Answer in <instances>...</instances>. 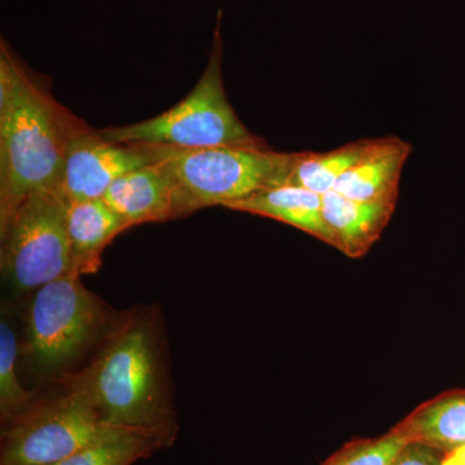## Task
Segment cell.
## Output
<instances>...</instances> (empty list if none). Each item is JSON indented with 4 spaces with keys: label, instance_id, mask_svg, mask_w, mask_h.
<instances>
[{
    "label": "cell",
    "instance_id": "cell-1",
    "mask_svg": "<svg viewBox=\"0 0 465 465\" xmlns=\"http://www.w3.org/2000/svg\"><path fill=\"white\" fill-rule=\"evenodd\" d=\"M84 124L54 99L2 39L0 223L33 193L61 191L67 145Z\"/></svg>",
    "mask_w": 465,
    "mask_h": 465
},
{
    "label": "cell",
    "instance_id": "cell-2",
    "mask_svg": "<svg viewBox=\"0 0 465 465\" xmlns=\"http://www.w3.org/2000/svg\"><path fill=\"white\" fill-rule=\"evenodd\" d=\"M69 385L84 391L108 424L176 433L161 332L146 314L134 312L116 323L100 353Z\"/></svg>",
    "mask_w": 465,
    "mask_h": 465
},
{
    "label": "cell",
    "instance_id": "cell-3",
    "mask_svg": "<svg viewBox=\"0 0 465 465\" xmlns=\"http://www.w3.org/2000/svg\"><path fill=\"white\" fill-rule=\"evenodd\" d=\"M173 183L177 217L228 208L262 189L284 185L295 153L259 148L180 149L142 143Z\"/></svg>",
    "mask_w": 465,
    "mask_h": 465
},
{
    "label": "cell",
    "instance_id": "cell-4",
    "mask_svg": "<svg viewBox=\"0 0 465 465\" xmlns=\"http://www.w3.org/2000/svg\"><path fill=\"white\" fill-rule=\"evenodd\" d=\"M223 12L217 14L213 48L203 74L191 94L154 118L99 133L118 143H146L180 149H268L265 140L242 124L226 97L223 82Z\"/></svg>",
    "mask_w": 465,
    "mask_h": 465
},
{
    "label": "cell",
    "instance_id": "cell-5",
    "mask_svg": "<svg viewBox=\"0 0 465 465\" xmlns=\"http://www.w3.org/2000/svg\"><path fill=\"white\" fill-rule=\"evenodd\" d=\"M108 311L70 273L36 289L27 312V354L42 374L69 366L99 338Z\"/></svg>",
    "mask_w": 465,
    "mask_h": 465
},
{
    "label": "cell",
    "instance_id": "cell-6",
    "mask_svg": "<svg viewBox=\"0 0 465 465\" xmlns=\"http://www.w3.org/2000/svg\"><path fill=\"white\" fill-rule=\"evenodd\" d=\"M66 208L63 192H36L5 223H0V264L15 289H39L64 275L75 273L67 235Z\"/></svg>",
    "mask_w": 465,
    "mask_h": 465
},
{
    "label": "cell",
    "instance_id": "cell-7",
    "mask_svg": "<svg viewBox=\"0 0 465 465\" xmlns=\"http://www.w3.org/2000/svg\"><path fill=\"white\" fill-rule=\"evenodd\" d=\"M5 424L0 465L56 464L112 427L84 391L70 385L63 396L33 403Z\"/></svg>",
    "mask_w": 465,
    "mask_h": 465
},
{
    "label": "cell",
    "instance_id": "cell-8",
    "mask_svg": "<svg viewBox=\"0 0 465 465\" xmlns=\"http://www.w3.org/2000/svg\"><path fill=\"white\" fill-rule=\"evenodd\" d=\"M150 163L142 143L109 142L84 124L67 145L61 191L67 202L101 200L116 179Z\"/></svg>",
    "mask_w": 465,
    "mask_h": 465
},
{
    "label": "cell",
    "instance_id": "cell-9",
    "mask_svg": "<svg viewBox=\"0 0 465 465\" xmlns=\"http://www.w3.org/2000/svg\"><path fill=\"white\" fill-rule=\"evenodd\" d=\"M103 200L130 228L177 219L173 183L154 162L116 179Z\"/></svg>",
    "mask_w": 465,
    "mask_h": 465
},
{
    "label": "cell",
    "instance_id": "cell-10",
    "mask_svg": "<svg viewBox=\"0 0 465 465\" xmlns=\"http://www.w3.org/2000/svg\"><path fill=\"white\" fill-rule=\"evenodd\" d=\"M396 204L354 201L341 193L327 192L322 195V215L331 234V246L349 258H362L381 238Z\"/></svg>",
    "mask_w": 465,
    "mask_h": 465
},
{
    "label": "cell",
    "instance_id": "cell-11",
    "mask_svg": "<svg viewBox=\"0 0 465 465\" xmlns=\"http://www.w3.org/2000/svg\"><path fill=\"white\" fill-rule=\"evenodd\" d=\"M411 150V143L399 137H381L369 154L342 174L333 191L354 201L397 203L401 173Z\"/></svg>",
    "mask_w": 465,
    "mask_h": 465
},
{
    "label": "cell",
    "instance_id": "cell-12",
    "mask_svg": "<svg viewBox=\"0 0 465 465\" xmlns=\"http://www.w3.org/2000/svg\"><path fill=\"white\" fill-rule=\"evenodd\" d=\"M67 235L75 273H96L101 255L119 232L130 228L105 201L67 202Z\"/></svg>",
    "mask_w": 465,
    "mask_h": 465
},
{
    "label": "cell",
    "instance_id": "cell-13",
    "mask_svg": "<svg viewBox=\"0 0 465 465\" xmlns=\"http://www.w3.org/2000/svg\"><path fill=\"white\" fill-rule=\"evenodd\" d=\"M228 208L278 220L331 246V234L324 224L322 215V195L302 186H272Z\"/></svg>",
    "mask_w": 465,
    "mask_h": 465
},
{
    "label": "cell",
    "instance_id": "cell-14",
    "mask_svg": "<svg viewBox=\"0 0 465 465\" xmlns=\"http://www.w3.org/2000/svg\"><path fill=\"white\" fill-rule=\"evenodd\" d=\"M176 433L112 425L90 445L52 465H133L173 445Z\"/></svg>",
    "mask_w": 465,
    "mask_h": 465
},
{
    "label": "cell",
    "instance_id": "cell-15",
    "mask_svg": "<svg viewBox=\"0 0 465 465\" xmlns=\"http://www.w3.org/2000/svg\"><path fill=\"white\" fill-rule=\"evenodd\" d=\"M411 442L452 451L465 445V394L443 397L416 410L399 425Z\"/></svg>",
    "mask_w": 465,
    "mask_h": 465
},
{
    "label": "cell",
    "instance_id": "cell-16",
    "mask_svg": "<svg viewBox=\"0 0 465 465\" xmlns=\"http://www.w3.org/2000/svg\"><path fill=\"white\" fill-rule=\"evenodd\" d=\"M378 140H360L327 153H295L284 185L302 186L317 194H326L333 191L342 174L375 148Z\"/></svg>",
    "mask_w": 465,
    "mask_h": 465
},
{
    "label": "cell",
    "instance_id": "cell-17",
    "mask_svg": "<svg viewBox=\"0 0 465 465\" xmlns=\"http://www.w3.org/2000/svg\"><path fill=\"white\" fill-rule=\"evenodd\" d=\"M17 339L11 324L0 323V414L3 423L32 406V394L17 378Z\"/></svg>",
    "mask_w": 465,
    "mask_h": 465
},
{
    "label": "cell",
    "instance_id": "cell-18",
    "mask_svg": "<svg viewBox=\"0 0 465 465\" xmlns=\"http://www.w3.org/2000/svg\"><path fill=\"white\" fill-rule=\"evenodd\" d=\"M411 440L400 427L375 440L349 445L332 458L333 465H393Z\"/></svg>",
    "mask_w": 465,
    "mask_h": 465
},
{
    "label": "cell",
    "instance_id": "cell-19",
    "mask_svg": "<svg viewBox=\"0 0 465 465\" xmlns=\"http://www.w3.org/2000/svg\"><path fill=\"white\" fill-rule=\"evenodd\" d=\"M440 459L437 457L434 449L421 445V443L410 442L403 449L400 457L393 465H440Z\"/></svg>",
    "mask_w": 465,
    "mask_h": 465
},
{
    "label": "cell",
    "instance_id": "cell-20",
    "mask_svg": "<svg viewBox=\"0 0 465 465\" xmlns=\"http://www.w3.org/2000/svg\"><path fill=\"white\" fill-rule=\"evenodd\" d=\"M326 465H333V460H332V458L330 459L329 461H327Z\"/></svg>",
    "mask_w": 465,
    "mask_h": 465
}]
</instances>
